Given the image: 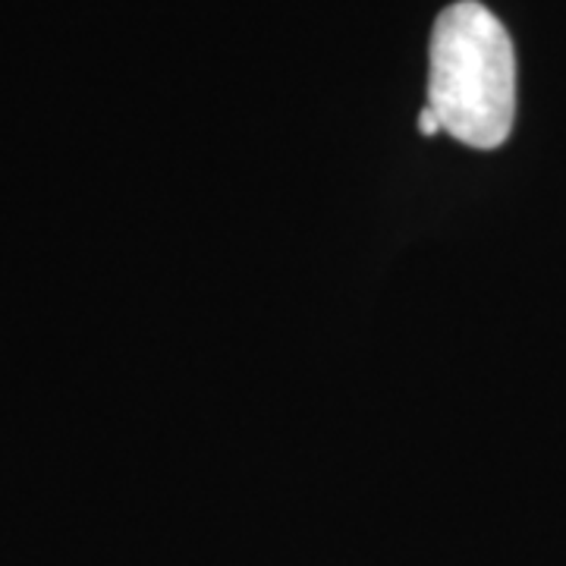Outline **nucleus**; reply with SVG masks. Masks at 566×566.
I'll return each mask as SVG.
<instances>
[{"mask_svg":"<svg viewBox=\"0 0 566 566\" xmlns=\"http://www.w3.org/2000/svg\"><path fill=\"white\" fill-rule=\"evenodd\" d=\"M428 107L463 145H504L516 117V57L504 22L475 0L447 7L431 35Z\"/></svg>","mask_w":566,"mask_h":566,"instance_id":"1","label":"nucleus"},{"mask_svg":"<svg viewBox=\"0 0 566 566\" xmlns=\"http://www.w3.org/2000/svg\"><path fill=\"white\" fill-rule=\"evenodd\" d=\"M419 133H422V136H438V133H441V120L434 117V111H431L428 104H424V111L419 114Z\"/></svg>","mask_w":566,"mask_h":566,"instance_id":"2","label":"nucleus"}]
</instances>
